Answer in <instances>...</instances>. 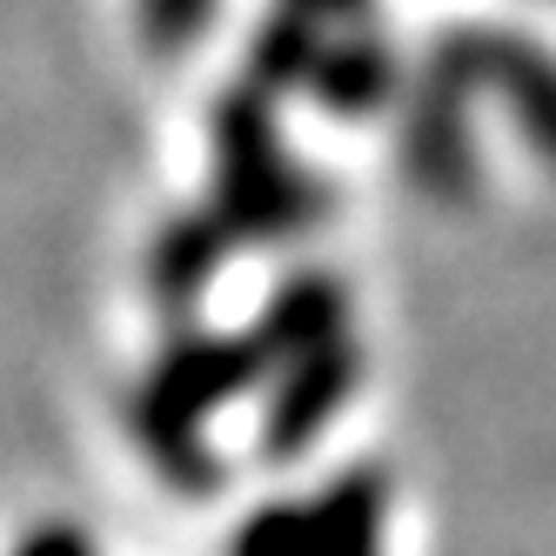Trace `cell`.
Here are the masks:
<instances>
[{
	"mask_svg": "<svg viewBox=\"0 0 556 556\" xmlns=\"http://www.w3.org/2000/svg\"><path fill=\"white\" fill-rule=\"evenodd\" d=\"M262 376H275V363L255 342V329H242V336L175 329V342L154 355V369L135 389V443L175 496H208L222 483L208 422L228 403H242Z\"/></svg>",
	"mask_w": 556,
	"mask_h": 556,
	"instance_id": "cell-1",
	"label": "cell"
},
{
	"mask_svg": "<svg viewBox=\"0 0 556 556\" xmlns=\"http://www.w3.org/2000/svg\"><path fill=\"white\" fill-rule=\"evenodd\" d=\"M208 154H215V194L208 208L235 228V242H289L315 228L329 208L323 181L295 168L275 128V94L255 81H235L208 114Z\"/></svg>",
	"mask_w": 556,
	"mask_h": 556,
	"instance_id": "cell-2",
	"label": "cell"
},
{
	"mask_svg": "<svg viewBox=\"0 0 556 556\" xmlns=\"http://www.w3.org/2000/svg\"><path fill=\"white\" fill-rule=\"evenodd\" d=\"M429 54L450 61L476 94H503L509 122L543 154V168H556V54L549 48L523 41V34H503V27H456Z\"/></svg>",
	"mask_w": 556,
	"mask_h": 556,
	"instance_id": "cell-3",
	"label": "cell"
},
{
	"mask_svg": "<svg viewBox=\"0 0 556 556\" xmlns=\"http://www.w3.org/2000/svg\"><path fill=\"white\" fill-rule=\"evenodd\" d=\"M469 101L476 88L450 61H422L403 94V175L429 202H463L476 188V141H469Z\"/></svg>",
	"mask_w": 556,
	"mask_h": 556,
	"instance_id": "cell-4",
	"label": "cell"
},
{
	"mask_svg": "<svg viewBox=\"0 0 556 556\" xmlns=\"http://www.w3.org/2000/svg\"><path fill=\"white\" fill-rule=\"evenodd\" d=\"M355 376H363V355L355 342H329L315 355H295V363L275 369L268 403H262V456L268 463H295L315 450L323 435L355 395Z\"/></svg>",
	"mask_w": 556,
	"mask_h": 556,
	"instance_id": "cell-5",
	"label": "cell"
},
{
	"mask_svg": "<svg viewBox=\"0 0 556 556\" xmlns=\"http://www.w3.org/2000/svg\"><path fill=\"white\" fill-rule=\"evenodd\" d=\"M228 255H235V228H228L215 208L175 215V222L148 242V302L162 308L168 323H181V315L215 289V275H222Z\"/></svg>",
	"mask_w": 556,
	"mask_h": 556,
	"instance_id": "cell-6",
	"label": "cell"
},
{
	"mask_svg": "<svg viewBox=\"0 0 556 556\" xmlns=\"http://www.w3.org/2000/svg\"><path fill=\"white\" fill-rule=\"evenodd\" d=\"M249 329L268 349V363L282 369V363H295V355L349 342V289L336 282V275H323V268H302V275H289V282L262 302V315Z\"/></svg>",
	"mask_w": 556,
	"mask_h": 556,
	"instance_id": "cell-7",
	"label": "cell"
},
{
	"mask_svg": "<svg viewBox=\"0 0 556 556\" xmlns=\"http://www.w3.org/2000/svg\"><path fill=\"white\" fill-rule=\"evenodd\" d=\"M395 88H403V74H395V54L376 27L329 34L323 61L308 74V94L323 101L336 122H369V114H382L395 101Z\"/></svg>",
	"mask_w": 556,
	"mask_h": 556,
	"instance_id": "cell-8",
	"label": "cell"
},
{
	"mask_svg": "<svg viewBox=\"0 0 556 556\" xmlns=\"http://www.w3.org/2000/svg\"><path fill=\"white\" fill-rule=\"evenodd\" d=\"M308 509H315V556H382L389 490L376 469H342Z\"/></svg>",
	"mask_w": 556,
	"mask_h": 556,
	"instance_id": "cell-9",
	"label": "cell"
},
{
	"mask_svg": "<svg viewBox=\"0 0 556 556\" xmlns=\"http://www.w3.org/2000/svg\"><path fill=\"white\" fill-rule=\"evenodd\" d=\"M323 48H329V27L275 0V14L255 27V41H249L242 81H255V88H268V94L308 88V74H315V61H323Z\"/></svg>",
	"mask_w": 556,
	"mask_h": 556,
	"instance_id": "cell-10",
	"label": "cell"
},
{
	"mask_svg": "<svg viewBox=\"0 0 556 556\" xmlns=\"http://www.w3.org/2000/svg\"><path fill=\"white\" fill-rule=\"evenodd\" d=\"M222 556H315V509L308 503H262L228 530Z\"/></svg>",
	"mask_w": 556,
	"mask_h": 556,
	"instance_id": "cell-11",
	"label": "cell"
},
{
	"mask_svg": "<svg viewBox=\"0 0 556 556\" xmlns=\"http://www.w3.org/2000/svg\"><path fill=\"white\" fill-rule=\"evenodd\" d=\"M208 21H215V0H135V27L162 61L202 41Z\"/></svg>",
	"mask_w": 556,
	"mask_h": 556,
	"instance_id": "cell-12",
	"label": "cell"
},
{
	"mask_svg": "<svg viewBox=\"0 0 556 556\" xmlns=\"http://www.w3.org/2000/svg\"><path fill=\"white\" fill-rule=\"evenodd\" d=\"M14 556H94V543L74 530V523H41V530H27L14 543Z\"/></svg>",
	"mask_w": 556,
	"mask_h": 556,
	"instance_id": "cell-13",
	"label": "cell"
},
{
	"mask_svg": "<svg viewBox=\"0 0 556 556\" xmlns=\"http://www.w3.org/2000/svg\"><path fill=\"white\" fill-rule=\"evenodd\" d=\"M282 8H295V14H308V21H323V27H369V14H376V0H282Z\"/></svg>",
	"mask_w": 556,
	"mask_h": 556,
	"instance_id": "cell-14",
	"label": "cell"
}]
</instances>
